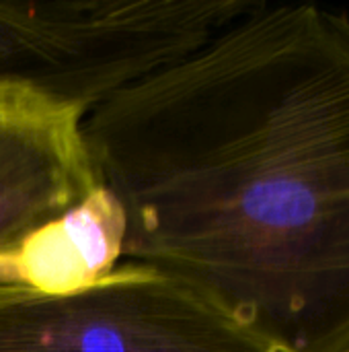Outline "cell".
Here are the masks:
<instances>
[{
    "label": "cell",
    "instance_id": "5b68a950",
    "mask_svg": "<svg viewBox=\"0 0 349 352\" xmlns=\"http://www.w3.org/2000/svg\"><path fill=\"white\" fill-rule=\"evenodd\" d=\"M123 245V214L115 198L97 188L80 206L33 235L0 262V287L66 293L115 270Z\"/></svg>",
    "mask_w": 349,
    "mask_h": 352
},
{
    "label": "cell",
    "instance_id": "277c9868",
    "mask_svg": "<svg viewBox=\"0 0 349 352\" xmlns=\"http://www.w3.org/2000/svg\"><path fill=\"white\" fill-rule=\"evenodd\" d=\"M84 111L0 87V262L97 188Z\"/></svg>",
    "mask_w": 349,
    "mask_h": 352
},
{
    "label": "cell",
    "instance_id": "7a4b0ae2",
    "mask_svg": "<svg viewBox=\"0 0 349 352\" xmlns=\"http://www.w3.org/2000/svg\"><path fill=\"white\" fill-rule=\"evenodd\" d=\"M251 0L0 2V87L93 111L208 43Z\"/></svg>",
    "mask_w": 349,
    "mask_h": 352
},
{
    "label": "cell",
    "instance_id": "3957f363",
    "mask_svg": "<svg viewBox=\"0 0 349 352\" xmlns=\"http://www.w3.org/2000/svg\"><path fill=\"white\" fill-rule=\"evenodd\" d=\"M0 352H278L189 283L125 266L66 293L0 287Z\"/></svg>",
    "mask_w": 349,
    "mask_h": 352
},
{
    "label": "cell",
    "instance_id": "6da1fadb",
    "mask_svg": "<svg viewBox=\"0 0 349 352\" xmlns=\"http://www.w3.org/2000/svg\"><path fill=\"white\" fill-rule=\"evenodd\" d=\"M121 256L278 352H349V16L267 6L82 120Z\"/></svg>",
    "mask_w": 349,
    "mask_h": 352
}]
</instances>
